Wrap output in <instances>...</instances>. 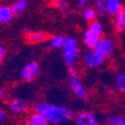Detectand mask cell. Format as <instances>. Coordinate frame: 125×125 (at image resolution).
I'll return each instance as SVG.
<instances>
[{
    "label": "cell",
    "mask_w": 125,
    "mask_h": 125,
    "mask_svg": "<svg viewBox=\"0 0 125 125\" xmlns=\"http://www.w3.org/2000/svg\"><path fill=\"white\" fill-rule=\"evenodd\" d=\"M34 111L38 112L48 121L52 125H64L73 121L74 111L65 105L50 104L47 102H37L34 106Z\"/></svg>",
    "instance_id": "obj_1"
},
{
    "label": "cell",
    "mask_w": 125,
    "mask_h": 125,
    "mask_svg": "<svg viewBox=\"0 0 125 125\" xmlns=\"http://www.w3.org/2000/svg\"><path fill=\"white\" fill-rule=\"evenodd\" d=\"M62 55V60L68 66H77L78 59H79V44L75 36H66L64 45L60 48Z\"/></svg>",
    "instance_id": "obj_2"
},
{
    "label": "cell",
    "mask_w": 125,
    "mask_h": 125,
    "mask_svg": "<svg viewBox=\"0 0 125 125\" xmlns=\"http://www.w3.org/2000/svg\"><path fill=\"white\" fill-rule=\"evenodd\" d=\"M104 34V26L98 20L91 21L83 35V42L87 48H94Z\"/></svg>",
    "instance_id": "obj_3"
},
{
    "label": "cell",
    "mask_w": 125,
    "mask_h": 125,
    "mask_svg": "<svg viewBox=\"0 0 125 125\" xmlns=\"http://www.w3.org/2000/svg\"><path fill=\"white\" fill-rule=\"evenodd\" d=\"M105 62H106V59L95 48H87L83 54L84 65L87 68H91V69L99 68Z\"/></svg>",
    "instance_id": "obj_4"
},
{
    "label": "cell",
    "mask_w": 125,
    "mask_h": 125,
    "mask_svg": "<svg viewBox=\"0 0 125 125\" xmlns=\"http://www.w3.org/2000/svg\"><path fill=\"white\" fill-rule=\"evenodd\" d=\"M68 86H69L72 93L75 95L77 98L86 101L89 97V93L87 91V88L85 87V85L83 84L82 79L77 76V74L75 75H70L69 79H68Z\"/></svg>",
    "instance_id": "obj_5"
},
{
    "label": "cell",
    "mask_w": 125,
    "mask_h": 125,
    "mask_svg": "<svg viewBox=\"0 0 125 125\" xmlns=\"http://www.w3.org/2000/svg\"><path fill=\"white\" fill-rule=\"evenodd\" d=\"M40 74V65L39 62L31 60V62H27L20 70V77L23 82L26 83H30L34 82Z\"/></svg>",
    "instance_id": "obj_6"
},
{
    "label": "cell",
    "mask_w": 125,
    "mask_h": 125,
    "mask_svg": "<svg viewBox=\"0 0 125 125\" xmlns=\"http://www.w3.org/2000/svg\"><path fill=\"white\" fill-rule=\"evenodd\" d=\"M98 52H101V55L105 59H109L113 56L115 50V42L114 39L111 37H102L101 40L96 44V46L94 47Z\"/></svg>",
    "instance_id": "obj_7"
},
{
    "label": "cell",
    "mask_w": 125,
    "mask_h": 125,
    "mask_svg": "<svg viewBox=\"0 0 125 125\" xmlns=\"http://www.w3.org/2000/svg\"><path fill=\"white\" fill-rule=\"evenodd\" d=\"M75 125H99L97 117L89 111H81L74 115Z\"/></svg>",
    "instance_id": "obj_8"
},
{
    "label": "cell",
    "mask_w": 125,
    "mask_h": 125,
    "mask_svg": "<svg viewBox=\"0 0 125 125\" xmlns=\"http://www.w3.org/2000/svg\"><path fill=\"white\" fill-rule=\"evenodd\" d=\"M8 106H9L10 112L16 115H21L28 111V104H27V102L23 101V99H20V98L11 99V101L9 102Z\"/></svg>",
    "instance_id": "obj_9"
},
{
    "label": "cell",
    "mask_w": 125,
    "mask_h": 125,
    "mask_svg": "<svg viewBox=\"0 0 125 125\" xmlns=\"http://www.w3.org/2000/svg\"><path fill=\"white\" fill-rule=\"evenodd\" d=\"M106 3V13L109 17H115L122 10V0H105Z\"/></svg>",
    "instance_id": "obj_10"
},
{
    "label": "cell",
    "mask_w": 125,
    "mask_h": 125,
    "mask_svg": "<svg viewBox=\"0 0 125 125\" xmlns=\"http://www.w3.org/2000/svg\"><path fill=\"white\" fill-rule=\"evenodd\" d=\"M25 31L27 32V42H29L30 44H40V42H46L47 38H48L47 34H45L44 31Z\"/></svg>",
    "instance_id": "obj_11"
},
{
    "label": "cell",
    "mask_w": 125,
    "mask_h": 125,
    "mask_svg": "<svg viewBox=\"0 0 125 125\" xmlns=\"http://www.w3.org/2000/svg\"><path fill=\"white\" fill-rule=\"evenodd\" d=\"M13 13L10 6L0 5V25H7L13 19Z\"/></svg>",
    "instance_id": "obj_12"
},
{
    "label": "cell",
    "mask_w": 125,
    "mask_h": 125,
    "mask_svg": "<svg viewBox=\"0 0 125 125\" xmlns=\"http://www.w3.org/2000/svg\"><path fill=\"white\" fill-rule=\"evenodd\" d=\"M114 27L118 34H125V5H123L122 10L114 17Z\"/></svg>",
    "instance_id": "obj_13"
},
{
    "label": "cell",
    "mask_w": 125,
    "mask_h": 125,
    "mask_svg": "<svg viewBox=\"0 0 125 125\" xmlns=\"http://www.w3.org/2000/svg\"><path fill=\"white\" fill-rule=\"evenodd\" d=\"M25 125H49V123L40 113L34 111V113H31L27 117Z\"/></svg>",
    "instance_id": "obj_14"
},
{
    "label": "cell",
    "mask_w": 125,
    "mask_h": 125,
    "mask_svg": "<svg viewBox=\"0 0 125 125\" xmlns=\"http://www.w3.org/2000/svg\"><path fill=\"white\" fill-rule=\"evenodd\" d=\"M10 7L13 16H19L25 12L26 9L28 8V0H16Z\"/></svg>",
    "instance_id": "obj_15"
},
{
    "label": "cell",
    "mask_w": 125,
    "mask_h": 125,
    "mask_svg": "<svg viewBox=\"0 0 125 125\" xmlns=\"http://www.w3.org/2000/svg\"><path fill=\"white\" fill-rule=\"evenodd\" d=\"M66 36L62 34H57L54 35L49 38V47L50 49H60L64 45V42H65Z\"/></svg>",
    "instance_id": "obj_16"
},
{
    "label": "cell",
    "mask_w": 125,
    "mask_h": 125,
    "mask_svg": "<svg viewBox=\"0 0 125 125\" xmlns=\"http://www.w3.org/2000/svg\"><path fill=\"white\" fill-rule=\"evenodd\" d=\"M106 125H125V116L117 114H109L105 116Z\"/></svg>",
    "instance_id": "obj_17"
},
{
    "label": "cell",
    "mask_w": 125,
    "mask_h": 125,
    "mask_svg": "<svg viewBox=\"0 0 125 125\" xmlns=\"http://www.w3.org/2000/svg\"><path fill=\"white\" fill-rule=\"evenodd\" d=\"M82 10H83L82 11V16H83V18L85 21L91 22V21H94L97 19V12L94 7L87 6V7H85L84 9H82Z\"/></svg>",
    "instance_id": "obj_18"
},
{
    "label": "cell",
    "mask_w": 125,
    "mask_h": 125,
    "mask_svg": "<svg viewBox=\"0 0 125 125\" xmlns=\"http://www.w3.org/2000/svg\"><path fill=\"white\" fill-rule=\"evenodd\" d=\"M115 88L120 93H125V72H120L115 77Z\"/></svg>",
    "instance_id": "obj_19"
},
{
    "label": "cell",
    "mask_w": 125,
    "mask_h": 125,
    "mask_svg": "<svg viewBox=\"0 0 125 125\" xmlns=\"http://www.w3.org/2000/svg\"><path fill=\"white\" fill-rule=\"evenodd\" d=\"M94 8L97 12V16L104 17L106 16V3L105 0H94Z\"/></svg>",
    "instance_id": "obj_20"
},
{
    "label": "cell",
    "mask_w": 125,
    "mask_h": 125,
    "mask_svg": "<svg viewBox=\"0 0 125 125\" xmlns=\"http://www.w3.org/2000/svg\"><path fill=\"white\" fill-rule=\"evenodd\" d=\"M54 6L59 11H67L70 8L68 0H54Z\"/></svg>",
    "instance_id": "obj_21"
},
{
    "label": "cell",
    "mask_w": 125,
    "mask_h": 125,
    "mask_svg": "<svg viewBox=\"0 0 125 125\" xmlns=\"http://www.w3.org/2000/svg\"><path fill=\"white\" fill-rule=\"evenodd\" d=\"M89 3H91V0H77V5L81 9H84L85 7L89 6Z\"/></svg>",
    "instance_id": "obj_22"
},
{
    "label": "cell",
    "mask_w": 125,
    "mask_h": 125,
    "mask_svg": "<svg viewBox=\"0 0 125 125\" xmlns=\"http://www.w3.org/2000/svg\"><path fill=\"white\" fill-rule=\"evenodd\" d=\"M5 118H6V112L3 111V109L0 108V123L3 122V121H5Z\"/></svg>",
    "instance_id": "obj_23"
},
{
    "label": "cell",
    "mask_w": 125,
    "mask_h": 125,
    "mask_svg": "<svg viewBox=\"0 0 125 125\" xmlns=\"http://www.w3.org/2000/svg\"><path fill=\"white\" fill-rule=\"evenodd\" d=\"M5 96H6V92H5V89L0 88V99H3V98H5Z\"/></svg>",
    "instance_id": "obj_24"
},
{
    "label": "cell",
    "mask_w": 125,
    "mask_h": 125,
    "mask_svg": "<svg viewBox=\"0 0 125 125\" xmlns=\"http://www.w3.org/2000/svg\"><path fill=\"white\" fill-rule=\"evenodd\" d=\"M3 59H5V58H2V57H0V66H1V64H2Z\"/></svg>",
    "instance_id": "obj_25"
},
{
    "label": "cell",
    "mask_w": 125,
    "mask_h": 125,
    "mask_svg": "<svg viewBox=\"0 0 125 125\" xmlns=\"http://www.w3.org/2000/svg\"><path fill=\"white\" fill-rule=\"evenodd\" d=\"M64 125H67V124H64Z\"/></svg>",
    "instance_id": "obj_26"
}]
</instances>
